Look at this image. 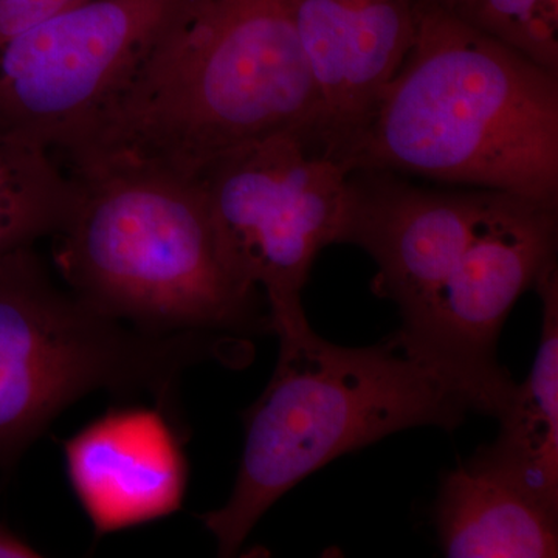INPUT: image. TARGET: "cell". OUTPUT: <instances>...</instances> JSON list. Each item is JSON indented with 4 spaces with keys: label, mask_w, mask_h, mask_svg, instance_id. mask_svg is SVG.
Here are the masks:
<instances>
[{
    "label": "cell",
    "mask_w": 558,
    "mask_h": 558,
    "mask_svg": "<svg viewBox=\"0 0 558 558\" xmlns=\"http://www.w3.org/2000/svg\"><path fill=\"white\" fill-rule=\"evenodd\" d=\"M343 167L558 204V73L416 0L413 44Z\"/></svg>",
    "instance_id": "obj_1"
},
{
    "label": "cell",
    "mask_w": 558,
    "mask_h": 558,
    "mask_svg": "<svg viewBox=\"0 0 558 558\" xmlns=\"http://www.w3.org/2000/svg\"><path fill=\"white\" fill-rule=\"evenodd\" d=\"M296 10L299 0H205L65 170L126 161L196 178L220 154L281 132L315 146L318 92Z\"/></svg>",
    "instance_id": "obj_2"
},
{
    "label": "cell",
    "mask_w": 558,
    "mask_h": 558,
    "mask_svg": "<svg viewBox=\"0 0 558 558\" xmlns=\"http://www.w3.org/2000/svg\"><path fill=\"white\" fill-rule=\"evenodd\" d=\"M279 357L245 413V444L229 501L202 517L222 557H233L286 492L337 457L422 425L457 428L470 409L449 377L398 332L344 348L314 332L303 304L270 315Z\"/></svg>",
    "instance_id": "obj_3"
},
{
    "label": "cell",
    "mask_w": 558,
    "mask_h": 558,
    "mask_svg": "<svg viewBox=\"0 0 558 558\" xmlns=\"http://www.w3.org/2000/svg\"><path fill=\"white\" fill-rule=\"evenodd\" d=\"M68 174L75 199L51 238L70 292L149 332L271 330L223 264L199 179L126 161Z\"/></svg>",
    "instance_id": "obj_4"
},
{
    "label": "cell",
    "mask_w": 558,
    "mask_h": 558,
    "mask_svg": "<svg viewBox=\"0 0 558 558\" xmlns=\"http://www.w3.org/2000/svg\"><path fill=\"white\" fill-rule=\"evenodd\" d=\"M219 341L128 328L58 289L33 247L0 256V469L89 392L148 395L179 421L183 371L216 357Z\"/></svg>",
    "instance_id": "obj_5"
},
{
    "label": "cell",
    "mask_w": 558,
    "mask_h": 558,
    "mask_svg": "<svg viewBox=\"0 0 558 558\" xmlns=\"http://www.w3.org/2000/svg\"><path fill=\"white\" fill-rule=\"evenodd\" d=\"M205 0H92L0 39V130L65 159Z\"/></svg>",
    "instance_id": "obj_6"
},
{
    "label": "cell",
    "mask_w": 558,
    "mask_h": 558,
    "mask_svg": "<svg viewBox=\"0 0 558 558\" xmlns=\"http://www.w3.org/2000/svg\"><path fill=\"white\" fill-rule=\"evenodd\" d=\"M348 172L299 132L245 143L197 172L227 270L264 290L269 315L301 304L318 253L340 244Z\"/></svg>",
    "instance_id": "obj_7"
},
{
    "label": "cell",
    "mask_w": 558,
    "mask_h": 558,
    "mask_svg": "<svg viewBox=\"0 0 558 558\" xmlns=\"http://www.w3.org/2000/svg\"><path fill=\"white\" fill-rule=\"evenodd\" d=\"M558 204L509 194L416 317L398 330L472 411L498 417L513 384L497 360L505 319L557 259Z\"/></svg>",
    "instance_id": "obj_8"
},
{
    "label": "cell",
    "mask_w": 558,
    "mask_h": 558,
    "mask_svg": "<svg viewBox=\"0 0 558 558\" xmlns=\"http://www.w3.org/2000/svg\"><path fill=\"white\" fill-rule=\"evenodd\" d=\"M509 194L429 189L395 171L352 170L340 244L368 253L379 269L377 293L398 304L402 323L410 322Z\"/></svg>",
    "instance_id": "obj_9"
},
{
    "label": "cell",
    "mask_w": 558,
    "mask_h": 558,
    "mask_svg": "<svg viewBox=\"0 0 558 558\" xmlns=\"http://www.w3.org/2000/svg\"><path fill=\"white\" fill-rule=\"evenodd\" d=\"M296 21L318 92L315 146L343 165L413 44L416 0H299Z\"/></svg>",
    "instance_id": "obj_10"
},
{
    "label": "cell",
    "mask_w": 558,
    "mask_h": 558,
    "mask_svg": "<svg viewBox=\"0 0 558 558\" xmlns=\"http://www.w3.org/2000/svg\"><path fill=\"white\" fill-rule=\"evenodd\" d=\"M65 469L98 535L163 519L189 483L180 421L160 407L110 410L64 442Z\"/></svg>",
    "instance_id": "obj_11"
},
{
    "label": "cell",
    "mask_w": 558,
    "mask_h": 558,
    "mask_svg": "<svg viewBox=\"0 0 558 558\" xmlns=\"http://www.w3.org/2000/svg\"><path fill=\"white\" fill-rule=\"evenodd\" d=\"M543 303L534 368L515 385L498 418L497 439L469 459L470 468L515 487L558 515V270L557 259L535 282Z\"/></svg>",
    "instance_id": "obj_12"
},
{
    "label": "cell",
    "mask_w": 558,
    "mask_h": 558,
    "mask_svg": "<svg viewBox=\"0 0 558 558\" xmlns=\"http://www.w3.org/2000/svg\"><path fill=\"white\" fill-rule=\"evenodd\" d=\"M435 521L447 557H557V513L468 462L444 476Z\"/></svg>",
    "instance_id": "obj_13"
},
{
    "label": "cell",
    "mask_w": 558,
    "mask_h": 558,
    "mask_svg": "<svg viewBox=\"0 0 558 558\" xmlns=\"http://www.w3.org/2000/svg\"><path fill=\"white\" fill-rule=\"evenodd\" d=\"M73 199L75 183L50 150L0 130V256L53 236Z\"/></svg>",
    "instance_id": "obj_14"
},
{
    "label": "cell",
    "mask_w": 558,
    "mask_h": 558,
    "mask_svg": "<svg viewBox=\"0 0 558 558\" xmlns=\"http://www.w3.org/2000/svg\"><path fill=\"white\" fill-rule=\"evenodd\" d=\"M459 20L558 73V0H436Z\"/></svg>",
    "instance_id": "obj_15"
},
{
    "label": "cell",
    "mask_w": 558,
    "mask_h": 558,
    "mask_svg": "<svg viewBox=\"0 0 558 558\" xmlns=\"http://www.w3.org/2000/svg\"><path fill=\"white\" fill-rule=\"evenodd\" d=\"M92 0H0V39L78 9Z\"/></svg>",
    "instance_id": "obj_16"
},
{
    "label": "cell",
    "mask_w": 558,
    "mask_h": 558,
    "mask_svg": "<svg viewBox=\"0 0 558 558\" xmlns=\"http://www.w3.org/2000/svg\"><path fill=\"white\" fill-rule=\"evenodd\" d=\"M40 554L32 548L25 539L17 537L11 529L0 523V558H32Z\"/></svg>",
    "instance_id": "obj_17"
}]
</instances>
